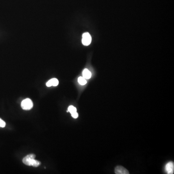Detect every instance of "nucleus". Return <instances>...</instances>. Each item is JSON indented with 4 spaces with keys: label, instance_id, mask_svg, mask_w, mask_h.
Returning <instances> with one entry per match:
<instances>
[{
    "label": "nucleus",
    "instance_id": "f257e3e1",
    "mask_svg": "<svg viewBox=\"0 0 174 174\" xmlns=\"http://www.w3.org/2000/svg\"><path fill=\"white\" fill-rule=\"evenodd\" d=\"M36 157V156L35 154H29L23 159L22 162L25 165L37 168L40 166L41 163L37 160H35Z\"/></svg>",
    "mask_w": 174,
    "mask_h": 174
},
{
    "label": "nucleus",
    "instance_id": "f03ea898",
    "mask_svg": "<svg viewBox=\"0 0 174 174\" xmlns=\"http://www.w3.org/2000/svg\"><path fill=\"white\" fill-rule=\"evenodd\" d=\"M21 107L23 110H31L33 108V103L31 99L27 98L21 102Z\"/></svg>",
    "mask_w": 174,
    "mask_h": 174
},
{
    "label": "nucleus",
    "instance_id": "7ed1b4c3",
    "mask_svg": "<svg viewBox=\"0 0 174 174\" xmlns=\"http://www.w3.org/2000/svg\"><path fill=\"white\" fill-rule=\"evenodd\" d=\"M91 37L90 33L85 32L82 36V42L84 46H89L91 43Z\"/></svg>",
    "mask_w": 174,
    "mask_h": 174
},
{
    "label": "nucleus",
    "instance_id": "20e7f679",
    "mask_svg": "<svg viewBox=\"0 0 174 174\" xmlns=\"http://www.w3.org/2000/svg\"><path fill=\"white\" fill-rule=\"evenodd\" d=\"M115 172L116 174H129V172L126 169L123 168V166H117L115 169Z\"/></svg>",
    "mask_w": 174,
    "mask_h": 174
},
{
    "label": "nucleus",
    "instance_id": "39448f33",
    "mask_svg": "<svg viewBox=\"0 0 174 174\" xmlns=\"http://www.w3.org/2000/svg\"><path fill=\"white\" fill-rule=\"evenodd\" d=\"M165 169L168 174H173L174 171V164L173 162H169L166 164Z\"/></svg>",
    "mask_w": 174,
    "mask_h": 174
},
{
    "label": "nucleus",
    "instance_id": "423d86ee",
    "mask_svg": "<svg viewBox=\"0 0 174 174\" xmlns=\"http://www.w3.org/2000/svg\"><path fill=\"white\" fill-rule=\"evenodd\" d=\"M59 84V81L57 79H52L49 80L47 83L46 85L48 87L51 86H57Z\"/></svg>",
    "mask_w": 174,
    "mask_h": 174
},
{
    "label": "nucleus",
    "instance_id": "0eeeda50",
    "mask_svg": "<svg viewBox=\"0 0 174 174\" xmlns=\"http://www.w3.org/2000/svg\"><path fill=\"white\" fill-rule=\"evenodd\" d=\"M91 73L88 69H85L83 71V77L85 79H90L91 78Z\"/></svg>",
    "mask_w": 174,
    "mask_h": 174
},
{
    "label": "nucleus",
    "instance_id": "6e6552de",
    "mask_svg": "<svg viewBox=\"0 0 174 174\" xmlns=\"http://www.w3.org/2000/svg\"><path fill=\"white\" fill-rule=\"evenodd\" d=\"M78 82L81 85H85L86 84L87 81L86 80V79L83 78V77H79V78L78 79Z\"/></svg>",
    "mask_w": 174,
    "mask_h": 174
},
{
    "label": "nucleus",
    "instance_id": "1a4fd4ad",
    "mask_svg": "<svg viewBox=\"0 0 174 174\" xmlns=\"http://www.w3.org/2000/svg\"><path fill=\"white\" fill-rule=\"evenodd\" d=\"M68 111L70 112L71 114L77 112V108L73 105H70L68 108Z\"/></svg>",
    "mask_w": 174,
    "mask_h": 174
},
{
    "label": "nucleus",
    "instance_id": "9d476101",
    "mask_svg": "<svg viewBox=\"0 0 174 174\" xmlns=\"http://www.w3.org/2000/svg\"><path fill=\"white\" fill-rule=\"evenodd\" d=\"M6 123L2 119H0V127L4 128L6 127Z\"/></svg>",
    "mask_w": 174,
    "mask_h": 174
},
{
    "label": "nucleus",
    "instance_id": "9b49d317",
    "mask_svg": "<svg viewBox=\"0 0 174 174\" xmlns=\"http://www.w3.org/2000/svg\"><path fill=\"white\" fill-rule=\"evenodd\" d=\"M71 115L72 116L73 118H74V119H77L78 116H79V114H78V113H77V112H74V113L71 114Z\"/></svg>",
    "mask_w": 174,
    "mask_h": 174
}]
</instances>
